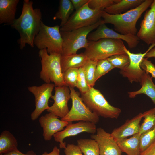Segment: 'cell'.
Here are the masks:
<instances>
[{
  "label": "cell",
  "mask_w": 155,
  "mask_h": 155,
  "mask_svg": "<svg viewBox=\"0 0 155 155\" xmlns=\"http://www.w3.org/2000/svg\"><path fill=\"white\" fill-rule=\"evenodd\" d=\"M96 29L88 35V41H96L103 38L121 40L126 42L130 48L135 47L140 42V39L136 35L121 34L109 28L105 24H100Z\"/></svg>",
  "instance_id": "7c38bea8"
},
{
  "label": "cell",
  "mask_w": 155,
  "mask_h": 155,
  "mask_svg": "<svg viewBox=\"0 0 155 155\" xmlns=\"http://www.w3.org/2000/svg\"><path fill=\"white\" fill-rule=\"evenodd\" d=\"M69 87L72 102V107L67 114L61 119L69 122L82 121L95 124L97 123L99 121V116L91 111L86 106L74 88Z\"/></svg>",
  "instance_id": "9c48e42d"
},
{
  "label": "cell",
  "mask_w": 155,
  "mask_h": 155,
  "mask_svg": "<svg viewBox=\"0 0 155 155\" xmlns=\"http://www.w3.org/2000/svg\"><path fill=\"white\" fill-rule=\"evenodd\" d=\"M145 57L148 58L152 57H155V47H153L148 52Z\"/></svg>",
  "instance_id": "60d3db41"
},
{
  "label": "cell",
  "mask_w": 155,
  "mask_h": 155,
  "mask_svg": "<svg viewBox=\"0 0 155 155\" xmlns=\"http://www.w3.org/2000/svg\"><path fill=\"white\" fill-rule=\"evenodd\" d=\"M143 114L144 120L138 133L140 135L155 126V107L144 112Z\"/></svg>",
  "instance_id": "4316f807"
},
{
  "label": "cell",
  "mask_w": 155,
  "mask_h": 155,
  "mask_svg": "<svg viewBox=\"0 0 155 155\" xmlns=\"http://www.w3.org/2000/svg\"><path fill=\"white\" fill-rule=\"evenodd\" d=\"M81 95L86 106L99 117L117 119L121 112L120 109L110 104L101 92L93 87H89L86 92L81 93Z\"/></svg>",
  "instance_id": "5b68a950"
},
{
  "label": "cell",
  "mask_w": 155,
  "mask_h": 155,
  "mask_svg": "<svg viewBox=\"0 0 155 155\" xmlns=\"http://www.w3.org/2000/svg\"><path fill=\"white\" fill-rule=\"evenodd\" d=\"M78 69H69L63 73L64 80L68 87H76Z\"/></svg>",
  "instance_id": "1f68e13d"
},
{
  "label": "cell",
  "mask_w": 155,
  "mask_h": 155,
  "mask_svg": "<svg viewBox=\"0 0 155 155\" xmlns=\"http://www.w3.org/2000/svg\"><path fill=\"white\" fill-rule=\"evenodd\" d=\"M76 87L79 90L81 93L86 92L89 88L88 84L84 69L82 67L78 69Z\"/></svg>",
  "instance_id": "836d02e7"
},
{
  "label": "cell",
  "mask_w": 155,
  "mask_h": 155,
  "mask_svg": "<svg viewBox=\"0 0 155 155\" xmlns=\"http://www.w3.org/2000/svg\"><path fill=\"white\" fill-rule=\"evenodd\" d=\"M98 143L100 155H122V152L111 134L101 127L97 128L96 133L91 135Z\"/></svg>",
  "instance_id": "2e32d148"
},
{
  "label": "cell",
  "mask_w": 155,
  "mask_h": 155,
  "mask_svg": "<svg viewBox=\"0 0 155 155\" xmlns=\"http://www.w3.org/2000/svg\"><path fill=\"white\" fill-rule=\"evenodd\" d=\"M114 68L121 69L128 65L129 63V57L126 55H116L112 56L107 59Z\"/></svg>",
  "instance_id": "4dcf8cb0"
},
{
  "label": "cell",
  "mask_w": 155,
  "mask_h": 155,
  "mask_svg": "<svg viewBox=\"0 0 155 155\" xmlns=\"http://www.w3.org/2000/svg\"><path fill=\"white\" fill-rule=\"evenodd\" d=\"M103 11L91 9L88 2L75 11L66 23L60 28V31L68 32L93 25L101 20Z\"/></svg>",
  "instance_id": "ba28073f"
},
{
  "label": "cell",
  "mask_w": 155,
  "mask_h": 155,
  "mask_svg": "<svg viewBox=\"0 0 155 155\" xmlns=\"http://www.w3.org/2000/svg\"><path fill=\"white\" fill-rule=\"evenodd\" d=\"M114 68L107 59L98 61L95 73V82Z\"/></svg>",
  "instance_id": "f546056e"
},
{
  "label": "cell",
  "mask_w": 155,
  "mask_h": 155,
  "mask_svg": "<svg viewBox=\"0 0 155 155\" xmlns=\"http://www.w3.org/2000/svg\"><path fill=\"white\" fill-rule=\"evenodd\" d=\"M88 60L83 53L66 56L61 55V65L62 72L63 73L69 69L82 67Z\"/></svg>",
  "instance_id": "7402d4cb"
},
{
  "label": "cell",
  "mask_w": 155,
  "mask_h": 155,
  "mask_svg": "<svg viewBox=\"0 0 155 155\" xmlns=\"http://www.w3.org/2000/svg\"><path fill=\"white\" fill-rule=\"evenodd\" d=\"M58 118L51 113L40 117L39 122L43 128V136L45 140H50L55 134L63 130L64 127L71 123L60 120Z\"/></svg>",
  "instance_id": "e0dca14e"
},
{
  "label": "cell",
  "mask_w": 155,
  "mask_h": 155,
  "mask_svg": "<svg viewBox=\"0 0 155 155\" xmlns=\"http://www.w3.org/2000/svg\"><path fill=\"white\" fill-rule=\"evenodd\" d=\"M141 68L146 73H150L152 78H155V65L147 58H144L140 64Z\"/></svg>",
  "instance_id": "e575fe53"
},
{
  "label": "cell",
  "mask_w": 155,
  "mask_h": 155,
  "mask_svg": "<svg viewBox=\"0 0 155 155\" xmlns=\"http://www.w3.org/2000/svg\"><path fill=\"white\" fill-rule=\"evenodd\" d=\"M77 146L84 155H100L97 142L92 139H80L77 140Z\"/></svg>",
  "instance_id": "484cf974"
},
{
  "label": "cell",
  "mask_w": 155,
  "mask_h": 155,
  "mask_svg": "<svg viewBox=\"0 0 155 155\" xmlns=\"http://www.w3.org/2000/svg\"><path fill=\"white\" fill-rule=\"evenodd\" d=\"M0 155H36V154L32 151H29L24 154L20 152L17 148L7 152L0 154Z\"/></svg>",
  "instance_id": "8d00e7d4"
},
{
  "label": "cell",
  "mask_w": 155,
  "mask_h": 155,
  "mask_svg": "<svg viewBox=\"0 0 155 155\" xmlns=\"http://www.w3.org/2000/svg\"><path fill=\"white\" fill-rule=\"evenodd\" d=\"M146 10L136 36L148 46L155 43V0Z\"/></svg>",
  "instance_id": "5bb4252c"
},
{
  "label": "cell",
  "mask_w": 155,
  "mask_h": 155,
  "mask_svg": "<svg viewBox=\"0 0 155 155\" xmlns=\"http://www.w3.org/2000/svg\"><path fill=\"white\" fill-rule=\"evenodd\" d=\"M139 155H155V141Z\"/></svg>",
  "instance_id": "74e56055"
},
{
  "label": "cell",
  "mask_w": 155,
  "mask_h": 155,
  "mask_svg": "<svg viewBox=\"0 0 155 155\" xmlns=\"http://www.w3.org/2000/svg\"><path fill=\"white\" fill-rule=\"evenodd\" d=\"M65 155H82V152L77 145L68 144L64 149Z\"/></svg>",
  "instance_id": "d590c367"
},
{
  "label": "cell",
  "mask_w": 155,
  "mask_h": 155,
  "mask_svg": "<svg viewBox=\"0 0 155 155\" xmlns=\"http://www.w3.org/2000/svg\"><path fill=\"white\" fill-rule=\"evenodd\" d=\"M74 9L71 0H60L58 10L53 19L61 20L59 26L61 27L67 22Z\"/></svg>",
  "instance_id": "cb8c5ba5"
},
{
  "label": "cell",
  "mask_w": 155,
  "mask_h": 155,
  "mask_svg": "<svg viewBox=\"0 0 155 155\" xmlns=\"http://www.w3.org/2000/svg\"><path fill=\"white\" fill-rule=\"evenodd\" d=\"M102 23H104L101 20L90 26L68 32L60 31L63 40L61 55L66 56L77 54L80 49L86 48L89 43L87 39L88 35Z\"/></svg>",
  "instance_id": "8992f818"
},
{
  "label": "cell",
  "mask_w": 155,
  "mask_h": 155,
  "mask_svg": "<svg viewBox=\"0 0 155 155\" xmlns=\"http://www.w3.org/2000/svg\"><path fill=\"white\" fill-rule=\"evenodd\" d=\"M96 129V124L89 122L81 121L75 123L71 122L63 130L56 133L53 137L55 141L59 142L60 148L65 149L66 147V143L63 141L65 138L84 132L95 134Z\"/></svg>",
  "instance_id": "4fadbf2b"
},
{
  "label": "cell",
  "mask_w": 155,
  "mask_h": 155,
  "mask_svg": "<svg viewBox=\"0 0 155 155\" xmlns=\"http://www.w3.org/2000/svg\"><path fill=\"white\" fill-rule=\"evenodd\" d=\"M55 85L52 83H45L39 86H33L28 87L29 92L35 97V108L31 114L32 120H36L41 113L49 107V99L51 98Z\"/></svg>",
  "instance_id": "8fae6325"
},
{
  "label": "cell",
  "mask_w": 155,
  "mask_h": 155,
  "mask_svg": "<svg viewBox=\"0 0 155 155\" xmlns=\"http://www.w3.org/2000/svg\"><path fill=\"white\" fill-rule=\"evenodd\" d=\"M97 61L88 60L82 67L88 85L89 87H93L96 82L95 73Z\"/></svg>",
  "instance_id": "83f0119b"
},
{
  "label": "cell",
  "mask_w": 155,
  "mask_h": 155,
  "mask_svg": "<svg viewBox=\"0 0 155 155\" xmlns=\"http://www.w3.org/2000/svg\"><path fill=\"white\" fill-rule=\"evenodd\" d=\"M120 0H89L88 5L93 9H97L104 11L106 8L114 4L117 3Z\"/></svg>",
  "instance_id": "d6a6232c"
},
{
  "label": "cell",
  "mask_w": 155,
  "mask_h": 155,
  "mask_svg": "<svg viewBox=\"0 0 155 155\" xmlns=\"http://www.w3.org/2000/svg\"><path fill=\"white\" fill-rule=\"evenodd\" d=\"M122 152L127 155H139L140 153V135L135 134L129 138L116 141Z\"/></svg>",
  "instance_id": "44dd1931"
},
{
  "label": "cell",
  "mask_w": 155,
  "mask_h": 155,
  "mask_svg": "<svg viewBox=\"0 0 155 155\" xmlns=\"http://www.w3.org/2000/svg\"><path fill=\"white\" fill-rule=\"evenodd\" d=\"M74 9L78 10L87 3L89 0H71Z\"/></svg>",
  "instance_id": "f35d334b"
},
{
  "label": "cell",
  "mask_w": 155,
  "mask_h": 155,
  "mask_svg": "<svg viewBox=\"0 0 155 155\" xmlns=\"http://www.w3.org/2000/svg\"><path fill=\"white\" fill-rule=\"evenodd\" d=\"M55 91L54 95L51 97L54 103L47 111L61 119L69 111L68 103L71 99L70 90L69 87L64 86H55Z\"/></svg>",
  "instance_id": "9a60e30c"
},
{
  "label": "cell",
  "mask_w": 155,
  "mask_h": 155,
  "mask_svg": "<svg viewBox=\"0 0 155 155\" xmlns=\"http://www.w3.org/2000/svg\"><path fill=\"white\" fill-rule=\"evenodd\" d=\"M42 69L40 77L45 83L53 82L55 86H67L63 77L61 65V54L48 53L46 49L40 50Z\"/></svg>",
  "instance_id": "3957f363"
},
{
  "label": "cell",
  "mask_w": 155,
  "mask_h": 155,
  "mask_svg": "<svg viewBox=\"0 0 155 155\" xmlns=\"http://www.w3.org/2000/svg\"><path fill=\"white\" fill-rule=\"evenodd\" d=\"M153 1L144 0L137 7L119 14H111L103 11L102 18H103V23L113 24L116 31L121 34L136 35L137 22L143 13L150 6Z\"/></svg>",
  "instance_id": "7a4b0ae2"
},
{
  "label": "cell",
  "mask_w": 155,
  "mask_h": 155,
  "mask_svg": "<svg viewBox=\"0 0 155 155\" xmlns=\"http://www.w3.org/2000/svg\"><path fill=\"white\" fill-rule=\"evenodd\" d=\"M18 143L14 135L9 131L4 130L0 135V154L17 148Z\"/></svg>",
  "instance_id": "d4e9b609"
},
{
  "label": "cell",
  "mask_w": 155,
  "mask_h": 155,
  "mask_svg": "<svg viewBox=\"0 0 155 155\" xmlns=\"http://www.w3.org/2000/svg\"><path fill=\"white\" fill-rule=\"evenodd\" d=\"M60 27L58 25L46 26L42 21L39 31L34 39V45L40 50L46 49L49 54L57 53L61 55L63 40Z\"/></svg>",
  "instance_id": "52a82bcc"
},
{
  "label": "cell",
  "mask_w": 155,
  "mask_h": 155,
  "mask_svg": "<svg viewBox=\"0 0 155 155\" xmlns=\"http://www.w3.org/2000/svg\"><path fill=\"white\" fill-rule=\"evenodd\" d=\"M19 0H0V24L12 25L16 19Z\"/></svg>",
  "instance_id": "d6986e66"
},
{
  "label": "cell",
  "mask_w": 155,
  "mask_h": 155,
  "mask_svg": "<svg viewBox=\"0 0 155 155\" xmlns=\"http://www.w3.org/2000/svg\"><path fill=\"white\" fill-rule=\"evenodd\" d=\"M125 46L122 40L103 38L89 41L88 46L83 53L88 60L98 61L115 55H126Z\"/></svg>",
  "instance_id": "277c9868"
},
{
  "label": "cell",
  "mask_w": 155,
  "mask_h": 155,
  "mask_svg": "<svg viewBox=\"0 0 155 155\" xmlns=\"http://www.w3.org/2000/svg\"><path fill=\"white\" fill-rule=\"evenodd\" d=\"M60 150L57 147L55 146L53 148V150L50 153H48L45 152L42 155H60L59 154Z\"/></svg>",
  "instance_id": "ab89813d"
},
{
  "label": "cell",
  "mask_w": 155,
  "mask_h": 155,
  "mask_svg": "<svg viewBox=\"0 0 155 155\" xmlns=\"http://www.w3.org/2000/svg\"><path fill=\"white\" fill-rule=\"evenodd\" d=\"M33 3L32 1L24 0L20 16L11 26L19 34L17 42L21 49L26 44L34 47V39L40 30L42 14L40 9H34Z\"/></svg>",
  "instance_id": "6da1fadb"
},
{
  "label": "cell",
  "mask_w": 155,
  "mask_h": 155,
  "mask_svg": "<svg viewBox=\"0 0 155 155\" xmlns=\"http://www.w3.org/2000/svg\"><path fill=\"white\" fill-rule=\"evenodd\" d=\"M144 1V0H120L118 2L106 8L104 11L111 14H119L137 7Z\"/></svg>",
  "instance_id": "603a6c76"
},
{
  "label": "cell",
  "mask_w": 155,
  "mask_h": 155,
  "mask_svg": "<svg viewBox=\"0 0 155 155\" xmlns=\"http://www.w3.org/2000/svg\"><path fill=\"white\" fill-rule=\"evenodd\" d=\"M155 46V43L151 44L144 53H131L125 46L124 50L128 56L129 63L128 66L120 69V73L127 78L131 83L140 82L145 71L140 67V64L146 53Z\"/></svg>",
  "instance_id": "30bf717a"
},
{
  "label": "cell",
  "mask_w": 155,
  "mask_h": 155,
  "mask_svg": "<svg viewBox=\"0 0 155 155\" xmlns=\"http://www.w3.org/2000/svg\"><path fill=\"white\" fill-rule=\"evenodd\" d=\"M152 78L145 71L140 82L141 88L138 90L128 93L130 98H135L138 94H144L149 97L155 104V84Z\"/></svg>",
  "instance_id": "ffe728a7"
},
{
  "label": "cell",
  "mask_w": 155,
  "mask_h": 155,
  "mask_svg": "<svg viewBox=\"0 0 155 155\" xmlns=\"http://www.w3.org/2000/svg\"><path fill=\"white\" fill-rule=\"evenodd\" d=\"M155 141V126L140 135V152L147 148Z\"/></svg>",
  "instance_id": "f1b7e54d"
},
{
  "label": "cell",
  "mask_w": 155,
  "mask_h": 155,
  "mask_svg": "<svg viewBox=\"0 0 155 155\" xmlns=\"http://www.w3.org/2000/svg\"><path fill=\"white\" fill-rule=\"evenodd\" d=\"M143 118V113H140L131 119L127 120L122 125L113 130L111 133V136L117 141L138 133Z\"/></svg>",
  "instance_id": "ac0fdd59"
}]
</instances>
